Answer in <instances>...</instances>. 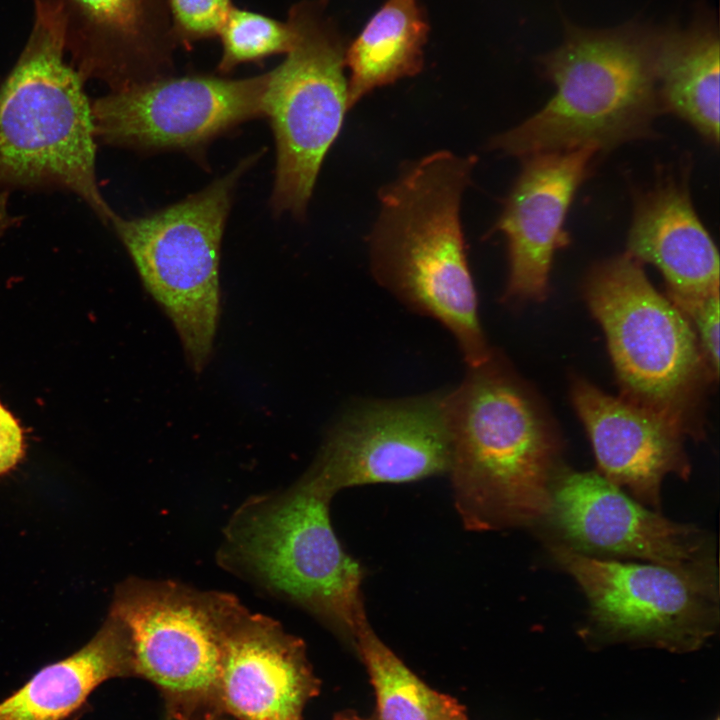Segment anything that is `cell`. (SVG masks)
<instances>
[{
    "label": "cell",
    "instance_id": "14",
    "mask_svg": "<svg viewBox=\"0 0 720 720\" xmlns=\"http://www.w3.org/2000/svg\"><path fill=\"white\" fill-rule=\"evenodd\" d=\"M304 642L275 619L245 606L224 638L220 702L233 720H303L319 693Z\"/></svg>",
    "mask_w": 720,
    "mask_h": 720
},
{
    "label": "cell",
    "instance_id": "6",
    "mask_svg": "<svg viewBox=\"0 0 720 720\" xmlns=\"http://www.w3.org/2000/svg\"><path fill=\"white\" fill-rule=\"evenodd\" d=\"M258 158L247 157L177 203L141 217L115 214L110 222L196 373L206 366L217 331L221 243L235 190Z\"/></svg>",
    "mask_w": 720,
    "mask_h": 720
},
{
    "label": "cell",
    "instance_id": "29",
    "mask_svg": "<svg viewBox=\"0 0 720 720\" xmlns=\"http://www.w3.org/2000/svg\"><path fill=\"white\" fill-rule=\"evenodd\" d=\"M227 720V719H226Z\"/></svg>",
    "mask_w": 720,
    "mask_h": 720
},
{
    "label": "cell",
    "instance_id": "21",
    "mask_svg": "<svg viewBox=\"0 0 720 720\" xmlns=\"http://www.w3.org/2000/svg\"><path fill=\"white\" fill-rule=\"evenodd\" d=\"M427 31L416 0H387L345 56L348 109L374 88L418 73Z\"/></svg>",
    "mask_w": 720,
    "mask_h": 720
},
{
    "label": "cell",
    "instance_id": "10",
    "mask_svg": "<svg viewBox=\"0 0 720 720\" xmlns=\"http://www.w3.org/2000/svg\"><path fill=\"white\" fill-rule=\"evenodd\" d=\"M287 58L267 73L264 117L276 146L271 207L303 217L330 146L348 110L344 57L323 34L298 25Z\"/></svg>",
    "mask_w": 720,
    "mask_h": 720
},
{
    "label": "cell",
    "instance_id": "9",
    "mask_svg": "<svg viewBox=\"0 0 720 720\" xmlns=\"http://www.w3.org/2000/svg\"><path fill=\"white\" fill-rule=\"evenodd\" d=\"M549 550L584 592L592 623L609 636L681 651L696 649L717 627V568L604 560L564 543Z\"/></svg>",
    "mask_w": 720,
    "mask_h": 720
},
{
    "label": "cell",
    "instance_id": "7",
    "mask_svg": "<svg viewBox=\"0 0 720 720\" xmlns=\"http://www.w3.org/2000/svg\"><path fill=\"white\" fill-rule=\"evenodd\" d=\"M244 607L231 593L129 577L110 614L127 628L135 674L163 698L168 720H226L220 673L226 631Z\"/></svg>",
    "mask_w": 720,
    "mask_h": 720
},
{
    "label": "cell",
    "instance_id": "2",
    "mask_svg": "<svg viewBox=\"0 0 720 720\" xmlns=\"http://www.w3.org/2000/svg\"><path fill=\"white\" fill-rule=\"evenodd\" d=\"M454 504L464 527L490 531L545 517L558 442L535 400L492 352L447 393Z\"/></svg>",
    "mask_w": 720,
    "mask_h": 720
},
{
    "label": "cell",
    "instance_id": "16",
    "mask_svg": "<svg viewBox=\"0 0 720 720\" xmlns=\"http://www.w3.org/2000/svg\"><path fill=\"white\" fill-rule=\"evenodd\" d=\"M572 400L591 440L600 474L643 505L660 506L664 478L687 479L683 429L663 415L576 380Z\"/></svg>",
    "mask_w": 720,
    "mask_h": 720
},
{
    "label": "cell",
    "instance_id": "4",
    "mask_svg": "<svg viewBox=\"0 0 720 720\" xmlns=\"http://www.w3.org/2000/svg\"><path fill=\"white\" fill-rule=\"evenodd\" d=\"M330 500L301 477L248 497L225 525L216 559L264 594L303 609L354 650L369 625L364 571L333 530Z\"/></svg>",
    "mask_w": 720,
    "mask_h": 720
},
{
    "label": "cell",
    "instance_id": "3",
    "mask_svg": "<svg viewBox=\"0 0 720 720\" xmlns=\"http://www.w3.org/2000/svg\"><path fill=\"white\" fill-rule=\"evenodd\" d=\"M660 28L628 22L592 29L564 24L560 45L539 58L551 100L493 148L518 157L592 145L599 150L647 137L660 111L656 55Z\"/></svg>",
    "mask_w": 720,
    "mask_h": 720
},
{
    "label": "cell",
    "instance_id": "22",
    "mask_svg": "<svg viewBox=\"0 0 720 720\" xmlns=\"http://www.w3.org/2000/svg\"><path fill=\"white\" fill-rule=\"evenodd\" d=\"M354 651L366 666L377 702V720H468L464 707L419 679L368 625Z\"/></svg>",
    "mask_w": 720,
    "mask_h": 720
},
{
    "label": "cell",
    "instance_id": "23",
    "mask_svg": "<svg viewBox=\"0 0 720 720\" xmlns=\"http://www.w3.org/2000/svg\"><path fill=\"white\" fill-rule=\"evenodd\" d=\"M223 55L219 69L227 72L238 64L272 54L289 52L298 35V24H284L266 16L232 8L220 33Z\"/></svg>",
    "mask_w": 720,
    "mask_h": 720
},
{
    "label": "cell",
    "instance_id": "17",
    "mask_svg": "<svg viewBox=\"0 0 720 720\" xmlns=\"http://www.w3.org/2000/svg\"><path fill=\"white\" fill-rule=\"evenodd\" d=\"M627 254L660 270L671 300L719 292L717 248L693 208L687 184L672 175L639 194Z\"/></svg>",
    "mask_w": 720,
    "mask_h": 720
},
{
    "label": "cell",
    "instance_id": "20",
    "mask_svg": "<svg viewBox=\"0 0 720 720\" xmlns=\"http://www.w3.org/2000/svg\"><path fill=\"white\" fill-rule=\"evenodd\" d=\"M719 27L701 8L685 25L660 28L656 81L661 108L678 115L706 140L719 142Z\"/></svg>",
    "mask_w": 720,
    "mask_h": 720
},
{
    "label": "cell",
    "instance_id": "11",
    "mask_svg": "<svg viewBox=\"0 0 720 720\" xmlns=\"http://www.w3.org/2000/svg\"><path fill=\"white\" fill-rule=\"evenodd\" d=\"M451 455L447 393L371 401L341 417L301 477L332 499L352 486L448 473Z\"/></svg>",
    "mask_w": 720,
    "mask_h": 720
},
{
    "label": "cell",
    "instance_id": "8",
    "mask_svg": "<svg viewBox=\"0 0 720 720\" xmlns=\"http://www.w3.org/2000/svg\"><path fill=\"white\" fill-rule=\"evenodd\" d=\"M585 295L605 332L623 398L688 432L703 381L711 376L687 317L628 254L595 266Z\"/></svg>",
    "mask_w": 720,
    "mask_h": 720
},
{
    "label": "cell",
    "instance_id": "13",
    "mask_svg": "<svg viewBox=\"0 0 720 720\" xmlns=\"http://www.w3.org/2000/svg\"><path fill=\"white\" fill-rule=\"evenodd\" d=\"M545 518L564 544L586 555L633 557L677 569L717 568L703 531L647 509L600 473L558 467Z\"/></svg>",
    "mask_w": 720,
    "mask_h": 720
},
{
    "label": "cell",
    "instance_id": "12",
    "mask_svg": "<svg viewBox=\"0 0 720 720\" xmlns=\"http://www.w3.org/2000/svg\"><path fill=\"white\" fill-rule=\"evenodd\" d=\"M267 77L155 78L111 90L91 101L96 139L144 153H198L218 136L264 117Z\"/></svg>",
    "mask_w": 720,
    "mask_h": 720
},
{
    "label": "cell",
    "instance_id": "27",
    "mask_svg": "<svg viewBox=\"0 0 720 720\" xmlns=\"http://www.w3.org/2000/svg\"><path fill=\"white\" fill-rule=\"evenodd\" d=\"M334 720H377V719L375 716H371V717L367 718V717H362L353 711H344V712L337 713L334 717Z\"/></svg>",
    "mask_w": 720,
    "mask_h": 720
},
{
    "label": "cell",
    "instance_id": "28",
    "mask_svg": "<svg viewBox=\"0 0 720 720\" xmlns=\"http://www.w3.org/2000/svg\"><path fill=\"white\" fill-rule=\"evenodd\" d=\"M716 720H719V719H716Z\"/></svg>",
    "mask_w": 720,
    "mask_h": 720
},
{
    "label": "cell",
    "instance_id": "18",
    "mask_svg": "<svg viewBox=\"0 0 720 720\" xmlns=\"http://www.w3.org/2000/svg\"><path fill=\"white\" fill-rule=\"evenodd\" d=\"M58 21L67 56L111 90L154 79L143 46L146 0H33Z\"/></svg>",
    "mask_w": 720,
    "mask_h": 720
},
{
    "label": "cell",
    "instance_id": "25",
    "mask_svg": "<svg viewBox=\"0 0 720 720\" xmlns=\"http://www.w3.org/2000/svg\"><path fill=\"white\" fill-rule=\"evenodd\" d=\"M175 21L188 37L219 34L232 10L230 0H170Z\"/></svg>",
    "mask_w": 720,
    "mask_h": 720
},
{
    "label": "cell",
    "instance_id": "1",
    "mask_svg": "<svg viewBox=\"0 0 720 720\" xmlns=\"http://www.w3.org/2000/svg\"><path fill=\"white\" fill-rule=\"evenodd\" d=\"M476 158L439 151L405 168L380 191L370 237L375 279L411 310L454 336L468 367L491 356L460 224L461 196Z\"/></svg>",
    "mask_w": 720,
    "mask_h": 720
},
{
    "label": "cell",
    "instance_id": "5",
    "mask_svg": "<svg viewBox=\"0 0 720 720\" xmlns=\"http://www.w3.org/2000/svg\"><path fill=\"white\" fill-rule=\"evenodd\" d=\"M84 82L58 21L35 8L29 38L0 85V188L67 191L110 224L116 213L98 185Z\"/></svg>",
    "mask_w": 720,
    "mask_h": 720
},
{
    "label": "cell",
    "instance_id": "15",
    "mask_svg": "<svg viewBox=\"0 0 720 720\" xmlns=\"http://www.w3.org/2000/svg\"><path fill=\"white\" fill-rule=\"evenodd\" d=\"M598 151L586 145L525 158L496 224L508 242L506 298L538 300L546 295L553 256L568 242L566 214Z\"/></svg>",
    "mask_w": 720,
    "mask_h": 720
},
{
    "label": "cell",
    "instance_id": "19",
    "mask_svg": "<svg viewBox=\"0 0 720 720\" xmlns=\"http://www.w3.org/2000/svg\"><path fill=\"white\" fill-rule=\"evenodd\" d=\"M136 676L130 636L108 614L95 636L71 656L39 670L0 702V720H64L103 682Z\"/></svg>",
    "mask_w": 720,
    "mask_h": 720
},
{
    "label": "cell",
    "instance_id": "24",
    "mask_svg": "<svg viewBox=\"0 0 720 720\" xmlns=\"http://www.w3.org/2000/svg\"><path fill=\"white\" fill-rule=\"evenodd\" d=\"M671 300V299H670ZM690 321L711 378L719 374V292L671 300Z\"/></svg>",
    "mask_w": 720,
    "mask_h": 720
},
{
    "label": "cell",
    "instance_id": "26",
    "mask_svg": "<svg viewBox=\"0 0 720 720\" xmlns=\"http://www.w3.org/2000/svg\"><path fill=\"white\" fill-rule=\"evenodd\" d=\"M23 455L22 430L0 404V475L12 469Z\"/></svg>",
    "mask_w": 720,
    "mask_h": 720
}]
</instances>
